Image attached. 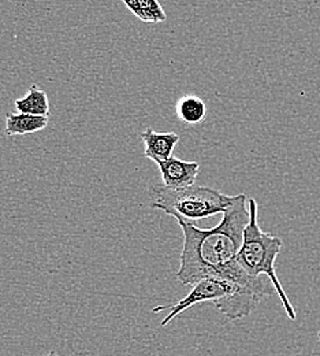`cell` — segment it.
I'll return each mask as SVG.
<instances>
[{"mask_svg": "<svg viewBox=\"0 0 320 356\" xmlns=\"http://www.w3.org/2000/svg\"><path fill=\"white\" fill-rule=\"evenodd\" d=\"M48 117H37L29 114H12L6 115V134L7 136H22L36 134L46 129Z\"/></svg>", "mask_w": 320, "mask_h": 356, "instance_id": "obj_6", "label": "cell"}, {"mask_svg": "<svg viewBox=\"0 0 320 356\" xmlns=\"http://www.w3.org/2000/svg\"><path fill=\"white\" fill-rule=\"evenodd\" d=\"M248 200L244 193L233 196L222 221L211 229L178 223L183 229V247L181 265L176 273L177 281L183 285H194L204 278H219L242 286L271 282L267 277H251L237 262L244 232L249 223Z\"/></svg>", "mask_w": 320, "mask_h": 356, "instance_id": "obj_1", "label": "cell"}, {"mask_svg": "<svg viewBox=\"0 0 320 356\" xmlns=\"http://www.w3.org/2000/svg\"><path fill=\"white\" fill-rule=\"evenodd\" d=\"M176 111L183 124L199 125L207 115V106L201 97L196 95H185L177 102Z\"/></svg>", "mask_w": 320, "mask_h": 356, "instance_id": "obj_8", "label": "cell"}, {"mask_svg": "<svg viewBox=\"0 0 320 356\" xmlns=\"http://www.w3.org/2000/svg\"><path fill=\"white\" fill-rule=\"evenodd\" d=\"M318 339H319V343H320V332L318 333Z\"/></svg>", "mask_w": 320, "mask_h": 356, "instance_id": "obj_11", "label": "cell"}, {"mask_svg": "<svg viewBox=\"0 0 320 356\" xmlns=\"http://www.w3.org/2000/svg\"><path fill=\"white\" fill-rule=\"evenodd\" d=\"M14 106L18 110V114H29L37 117H48L49 114L48 96L37 86H32L25 96L14 102Z\"/></svg>", "mask_w": 320, "mask_h": 356, "instance_id": "obj_7", "label": "cell"}, {"mask_svg": "<svg viewBox=\"0 0 320 356\" xmlns=\"http://www.w3.org/2000/svg\"><path fill=\"white\" fill-rule=\"evenodd\" d=\"M124 4L142 22L159 24L167 19L165 10L158 0H125Z\"/></svg>", "mask_w": 320, "mask_h": 356, "instance_id": "obj_9", "label": "cell"}, {"mask_svg": "<svg viewBox=\"0 0 320 356\" xmlns=\"http://www.w3.org/2000/svg\"><path fill=\"white\" fill-rule=\"evenodd\" d=\"M141 138L145 143V156L155 163L173 158L174 148L180 141V136L177 134L156 132L151 128L141 134Z\"/></svg>", "mask_w": 320, "mask_h": 356, "instance_id": "obj_5", "label": "cell"}, {"mask_svg": "<svg viewBox=\"0 0 320 356\" xmlns=\"http://www.w3.org/2000/svg\"><path fill=\"white\" fill-rule=\"evenodd\" d=\"M156 165L162 176V185L173 191L193 186L200 172L197 162H186L174 156L169 161L156 162Z\"/></svg>", "mask_w": 320, "mask_h": 356, "instance_id": "obj_4", "label": "cell"}, {"mask_svg": "<svg viewBox=\"0 0 320 356\" xmlns=\"http://www.w3.org/2000/svg\"><path fill=\"white\" fill-rule=\"evenodd\" d=\"M233 196L208 186H189L185 189H167L163 185L151 188V207L162 210L178 223L196 225L200 220L225 214Z\"/></svg>", "mask_w": 320, "mask_h": 356, "instance_id": "obj_3", "label": "cell"}, {"mask_svg": "<svg viewBox=\"0 0 320 356\" xmlns=\"http://www.w3.org/2000/svg\"><path fill=\"white\" fill-rule=\"evenodd\" d=\"M46 356H60V355H58V354H56V353H55V351H51V353H48V354H47Z\"/></svg>", "mask_w": 320, "mask_h": 356, "instance_id": "obj_10", "label": "cell"}, {"mask_svg": "<svg viewBox=\"0 0 320 356\" xmlns=\"http://www.w3.org/2000/svg\"><path fill=\"white\" fill-rule=\"evenodd\" d=\"M249 206V223L244 232V241L237 257V262L242 270L251 277H267L279 296L282 306L289 319H296V312L289 300L275 270L276 258L283 247V241L264 232L259 225V209L258 202L253 197L248 200Z\"/></svg>", "mask_w": 320, "mask_h": 356, "instance_id": "obj_2", "label": "cell"}]
</instances>
